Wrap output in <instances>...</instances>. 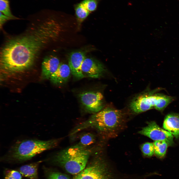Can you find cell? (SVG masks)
<instances>
[{
    "mask_svg": "<svg viewBox=\"0 0 179 179\" xmlns=\"http://www.w3.org/2000/svg\"><path fill=\"white\" fill-rule=\"evenodd\" d=\"M154 154L158 158L162 159L164 157L168 145V143L165 141L157 140L153 143Z\"/></svg>",
    "mask_w": 179,
    "mask_h": 179,
    "instance_id": "16",
    "label": "cell"
},
{
    "mask_svg": "<svg viewBox=\"0 0 179 179\" xmlns=\"http://www.w3.org/2000/svg\"><path fill=\"white\" fill-rule=\"evenodd\" d=\"M75 9L77 22L80 25L90 13L83 9L80 3L76 5Z\"/></svg>",
    "mask_w": 179,
    "mask_h": 179,
    "instance_id": "17",
    "label": "cell"
},
{
    "mask_svg": "<svg viewBox=\"0 0 179 179\" xmlns=\"http://www.w3.org/2000/svg\"><path fill=\"white\" fill-rule=\"evenodd\" d=\"M86 57L85 53L80 51L72 52L69 56L68 65L71 73L78 79L85 78L82 73V67Z\"/></svg>",
    "mask_w": 179,
    "mask_h": 179,
    "instance_id": "10",
    "label": "cell"
},
{
    "mask_svg": "<svg viewBox=\"0 0 179 179\" xmlns=\"http://www.w3.org/2000/svg\"><path fill=\"white\" fill-rule=\"evenodd\" d=\"M60 63L55 56H49L45 58L42 63V75L43 78H50L55 72Z\"/></svg>",
    "mask_w": 179,
    "mask_h": 179,
    "instance_id": "11",
    "label": "cell"
},
{
    "mask_svg": "<svg viewBox=\"0 0 179 179\" xmlns=\"http://www.w3.org/2000/svg\"><path fill=\"white\" fill-rule=\"evenodd\" d=\"M163 127L177 138H179V114H170L165 117Z\"/></svg>",
    "mask_w": 179,
    "mask_h": 179,
    "instance_id": "12",
    "label": "cell"
},
{
    "mask_svg": "<svg viewBox=\"0 0 179 179\" xmlns=\"http://www.w3.org/2000/svg\"><path fill=\"white\" fill-rule=\"evenodd\" d=\"M21 175L18 171L8 170L5 173L4 179H22Z\"/></svg>",
    "mask_w": 179,
    "mask_h": 179,
    "instance_id": "22",
    "label": "cell"
},
{
    "mask_svg": "<svg viewBox=\"0 0 179 179\" xmlns=\"http://www.w3.org/2000/svg\"><path fill=\"white\" fill-rule=\"evenodd\" d=\"M171 97L161 94L145 93L138 96L130 104L131 109L134 112L138 113L154 108L159 110H163L172 101Z\"/></svg>",
    "mask_w": 179,
    "mask_h": 179,
    "instance_id": "5",
    "label": "cell"
},
{
    "mask_svg": "<svg viewBox=\"0 0 179 179\" xmlns=\"http://www.w3.org/2000/svg\"><path fill=\"white\" fill-rule=\"evenodd\" d=\"M73 179H81V172L76 174Z\"/></svg>",
    "mask_w": 179,
    "mask_h": 179,
    "instance_id": "24",
    "label": "cell"
},
{
    "mask_svg": "<svg viewBox=\"0 0 179 179\" xmlns=\"http://www.w3.org/2000/svg\"><path fill=\"white\" fill-rule=\"evenodd\" d=\"M105 70L103 65L100 62L86 57L82 67V73L85 77L99 78L103 74Z\"/></svg>",
    "mask_w": 179,
    "mask_h": 179,
    "instance_id": "9",
    "label": "cell"
},
{
    "mask_svg": "<svg viewBox=\"0 0 179 179\" xmlns=\"http://www.w3.org/2000/svg\"><path fill=\"white\" fill-rule=\"evenodd\" d=\"M60 30L57 22L47 19L24 34L8 40L0 51L2 70L16 72L29 68L41 50L56 38Z\"/></svg>",
    "mask_w": 179,
    "mask_h": 179,
    "instance_id": "1",
    "label": "cell"
},
{
    "mask_svg": "<svg viewBox=\"0 0 179 179\" xmlns=\"http://www.w3.org/2000/svg\"><path fill=\"white\" fill-rule=\"evenodd\" d=\"M44 173L47 179H70L67 176L64 174L56 172L50 171L44 167Z\"/></svg>",
    "mask_w": 179,
    "mask_h": 179,
    "instance_id": "18",
    "label": "cell"
},
{
    "mask_svg": "<svg viewBox=\"0 0 179 179\" xmlns=\"http://www.w3.org/2000/svg\"><path fill=\"white\" fill-rule=\"evenodd\" d=\"M95 140V135L93 134L85 133L81 136L79 141L76 144L80 147L89 148L94 143Z\"/></svg>",
    "mask_w": 179,
    "mask_h": 179,
    "instance_id": "15",
    "label": "cell"
},
{
    "mask_svg": "<svg viewBox=\"0 0 179 179\" xmlns=\"http://www.w3.org/2000/svg\"><path fill=\"white\" fill-rule=\"evenodd\" d=\"M139 134L147 136L155 141L163 140L169 145H173V136L170 133L161 128L155 121L148 123L146 126L139 132Z\"/></svg>",
    "mask_w": 179,
    "mask_h": 179,
    "instance_id": "7",
    "label": "cell"
},
{
    "mask_svg": "<svg viewBox=\"0 0 179 179\" xmlns=\"http://www.w3.org/2000/svg\"><path fill=\"white\" fill-rule=\"evenodd\" d=\"M0 11L5 15L13 19H17L11 12L8 0H0Z\"/></svg>",
    "mask_w": 179,
    "mask_h": 179,
    "instance_id": "19",
    "label": "cell"
},
{
    "mask_svg": "<svg viewBox=\"0 0 179 179\" xmlns=\"http://www.w3.org/2000/svg\"><path fill=\"white\" fill-rule=\"evenodd\" d=\"M99 0H84L81 2L84 7L90 13L96 9Z\"/></svg>",
    "mask_w": 179,
    "mask_h": 179,
    "instance_id": "21",
    "label": "cell"
},
{
    "mask_svg": "<svg viewBox=\"0 0 179 179\" xmlns=\"http://www.w3.org/2000/svg\"><path fill=\"white\" fill-rule=\"evenodd\" d=\"M71 73V71L68 65L60 63L56 71L50 79L53 84L60 85L67 81Z\"/></svg>",
    "mask_w": 179,
    "mask_h": 179,
    "instance_id": "13",
    "label": "cell"
},
{
    "mask_svg": "<svg viewBox=\"0 0 179 179\" xmlns=\"http://www.w3.org/2000/svg\"><path fill=\"white\" fill-rule=\"evenodd\" d=\"M93 151L92 148H83L76 144L58 152L50 161L62 167L69 173L76 175L85 168Z\"/></svg>",
    "mask_w": 179,
    "mask_h": 179,
    "instance_id": "4",
    "label": "cell"
},
{
    "mask_svg": "<svg viewBox=\"0 0 179 179\" xmlns=\"http://www.w3.org/2000/svg\"><path fill=\"white\" fill-rule=\"evenodd\" d=\"M42 162L40 161L23 165L18 168V171L24 177L30 179H39L38 168Z\"/></svg>",
    "mask_w": 179,
    "mask_h": 179,
    "instance_id": "14",
    "label": "cell"
},
{
    "mask_svg": "<svg viewBox=\"0 0 179 179\" xmlns=\"http://www.w3.org/2000/svg\"><path fill=\"white\" fill-rule=\"evenodd\" d=\"M61 140L59 138L46 140L32 139L18 141L10 148L1 159L9 163L24 162L44 151L56 147Z\"/></svg>",
    "mask_w": 179,
    "mask_h": 179,
    "instance_id": "2",
    "label": "cell"
},
{
    "mask_svg": "<svg viewBox=\"0 0 179 179\" xmlns=\"http://www.w3.org/2000/svg\"><path fill=\"white\" fill-rule=\"evenodd\" d=\"M141 149L143 155L145 157H150L154 154L153 143L145 142L141 145Z\"/></svg>",
    "mask_w": 179,
    "mask_h": 179,
    "instance_id": "20",
    "label": "cell"
},
{
    "mask_svg": "<svg viewBox=\"0 0 179 179\" xmlns=\"http://www.w3.org/2000/svg\"><path fill=\"white\" fill-rule=\"evenodd\" d=\"M0 28H1L3 24L7 21L13 19L12 18L5 15L1 12H0Z\"/></svg>",
    "mask_w": 179,
    "mask_h": 179,
    "instance_id": "23",
    "label": "cell"
},
{
    "mask_svg": "<svg viewBox=\"0 0 179 179\" xmlns=\"http://www.w3.org/2000/svg\"><path fill=\"white\" fill-rule=\"evenodd\" d=\"M123 115L121 111L107 107L91 116L80 123L72 131L73 136L79 132L90 128H94L106 134L113 133L119 129L123 123Z\"/></svg>",
    "mask_w": 179,
    "mask_h": 179,
    "instance_id": "3",
    "label": "cell"
},
{
    "mask_svg": "<svg viewBox=\"0 0 179 179\" xmlns=\"http://www.w3.org/2000/svg\"><path fill=\"white\" fill-rule=\"evenodd\" d=\"M79 97L82 104L88 111L97 113L103 108V96L100 92H83L79 94Z\"/></svg>",
    "mask_w": 179,
    "mask_h": 179,
    "instance_id": "8",
    "label": "cell"
},
{
    "mask_svg": "<svg viewBox=\"0 0 179 179\" xmlns=\"http://www.w3.org/2000/svg\"><path fill=\"white\" fill-rule=\"evenodd\" d=\"M101 157L97 156L81 172V179H122Z\"/></svg>",
    "mask_w": 179,
    "mask_h": 179,
    "instance_id": "6",
    "label": "cell"
}]
</instances>
